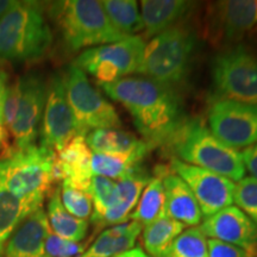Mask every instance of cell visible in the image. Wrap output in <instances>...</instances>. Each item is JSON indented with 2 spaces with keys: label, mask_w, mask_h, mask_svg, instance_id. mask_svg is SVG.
Instances as JSON below:
<instances>
[{
  "label": "cell",
  "mask_w": 257,
  "mask_h": 257,
  "mask_svg": "<svg viewBox=\"0 0 257 257\" xmlns=\"http://www.w3.org/2000/svg\"><path fill=\"white\" fill-rule=\"evenodd\" d=\"M100 87L126 108L152 148L168 146L186 121L175 92L143 76H128Z\"/></svg>",
  "instance_id": "obj_1"
},
{
  "label": "cell",
  "mask_w": 257,
  "mask_h": 257,
  "mask_svg": "<svg viewBox=\"0 0 257 257\" xmlns=\"http://www.w3.org/2000/svg\"><path fill=\"white\" fill-rule=\"evenodd\" d=\"M56 182L53 150L38 144L0 156V184L19 201L25 218L42 207Z\"/></svg>",
  "instance_id": "obj_2"
},
{
  "label": "cell",
  "mask_w": 257,
  "mask_h": 257,
  "mask_svg": "<svg viewBox=\"0 0 257 257\" xmlns=\"http://www.w3.org/2000/svg\"><path fill=\"white\" fill-rule=\"evenodd\" d=\"M53 34L38 2H16L0 21V61L32 62L47 55Z\"/></svg>",
  "instance_id": "obj_3"
},
{
  "label": "cell",
  "mask_w": 257,
  "mask_h": 257,
  "mask_svg": "<svg viewBox=\"0 0 257 257\" xmlns=\"http://www.w3.org/2000/svg\"><path fill=\"white\" fill-rule=\"evenodd\" d=\"M167 148L182 162L238 182L245 178L242 153L227 147L199 119L187 120Z\"/></svg>",
  "instance_id": "obj_4"
},
{
  "label": "cell",
  "mask_w": 257,
  "mask_h": 257,
  "mask_svg": "<svg viewBox=\"0 0 257 257\" xmlns=\"http://www.w3.org/2000/svg\"><path fill=\"white\" fill-rule=\"evenodd\" d=\"M195 47L192 29L176 24L146 43L138 74L174 91L187 78Z\"/></svg>",
  "instance_id": "obj_5"
},
{
  "label": "cell",
  "mask_w": 257,
  "mask_h": 257,
  "mask_svg": "<svg viewBox=\"0 0 257 257\" xmlns=\"http://www.w3.org/2000/svg\"><path fill=\"white\" fill-rule=\"evenodd\" d=\"M49 16L55 22L64 44L73 51L105 46L125 38L112 25L101 2L96 0L51 3Z\"/></svg>",
  "instance_id": "obj_6"
},
{
  "label": "cell",
  "mask_w": 257,
  "mask_h": 257,
  "mask_svg": "<svg viewBox=\"0 0 257 257\" xmlns=\"http://www.w3.org/2000/svg\"><path fill=\"white\" fill-rule=\"evenodd\" d=\"M63 80L78 135L86 137L94 130L120 126V118L114 106L93 87L83 70L75 64H69Z\"/></svg>",
  "instance_id": "obj_7"
},
{
  "label": "cell",
  "mask_w": 257,
  "mask_h": 257,
  "mask_svg": "<svg viewBox=\"0 0 257 257\" xmlns=\"http://www.w3.org/2000/svg\"><path fill=\"white\" fill-rule=\"evenodd\" d=\"M144 47L143 36L125 37L83 50L73 64L92 75L99 85H107L140 73Z\"/></svg>",
  "instance_id": "obj_8"
},
{
  "label": "cell",
  "mask_w": 257,
  "mask_h": 257,
  "mask_svg": "<svg viewBox=\"0 0 257 257\" xmlns=\"http://www.w3.org/2000/svg\"><path fill=\"white\" fill-rule=\"evenodd\" d=\"M211 76L218 98L257 106V57L244 46L214 56Z\"/></svg>",
  "instance_id": "obj_9"
},
{
  "label": "cell",
  "mask_w": 257,
  "mask_h": 257,
  "mask_svg": "<svg viewBox=\"0 0 257 257\" xmlns=\"http://www.w3.org/2000/svg\"><path fill=\"white\" fill-rule=\"evenodd\" d=\"M212 134L232 149L257 143V106L217 98L207 113Z\"/></svg>",
  "instance_id": "obj_10"
},
{
  "label": "cell",
  "mask_w": 257,
  "mask_h": 257,
  "mask_svg": "<svg viewBox=\"0 0 257 257\" xmlns=\"http://www.w3.org/2000/svg\"><path fill=\"white\" fill-rule=\"evenodd\" d=\"M22 95L17 115L9 128L12 144L8 152H19L37 146L40 128L47 99V81L38 73L21 76ZM3 153V154H4Z\"/></svg>",
  "instance_id": "obj_11"
},
{
  "label": "cell",
  "mask_w": 257,
  "mask_h": 257,
  "mask_svg": "<svg viewBox=\"0 0 257 257\" xmlns=\"http://www.w3.org/2000/svg\"><path fill=\"white\" fill-rule=\"evenodd\" d=\"M257 25V0H226L208 6L205 36L214 46L239 41Z\"/></svg>",
  "instance_id": "obj_12"
},
{
  "label": "cell",
  "mask_w": 257,
  "mask_h": 257,
  "mask_svg": "<svg viewBox=\"0 0 257 257\" xmlns=\"http://www.w3.org/2000/svg\"><path fill=\"white\" fill-rule=\"evenodd\" d=\"M170 170L186 182L205 218L232 206L236 185L232 180L210 170L187 165L175 157L170 161Z\"/></svg>",
  "instance_id": "obj_13"
},
{
  "label": "cell",
  "mask_w": 257,
  "mask_h": 257,
  "mask_svg": "<svg viewBox=\"0 0 257 257\" xmlns=\"http://www.w3.org/2000/svg\"><path fill=\"white\" fill-rule=\"evenodd\" d=\"M78 135L67 99L63 74L47 81V99L40 128V146L57 153Z\"/></svg>",
  "instance_id": "obj_14"
},
{
  "label": "cell",
  "mask_w": 257,
  "mask_h": 257,
  "mask_svg": "<svg viewBox=\"0 0 257 257\" xmlns=\"http://www.w3.org/2000/svg\"><path fill=\"white\" fill-rule=\"evenodd\" d=\"M206 237L232 244L257 257V225L238 207L229 206L202 221Z\"/></svg>",
  "instance_id": "obj_15"
},
{
  "label": "cell",
  "mask_w": 257,
  "mask_h": 257,
  "mask_svg": "<svg viewBox=\"0 0 257 257\" xmlns=\"http://www.w3.org/2000/svg\"><path fill=\"white\" fill-rule=\"evenodd\" d=\"M92 150L85 136L76 135L62 149L55 153V175L62 181L89 192L93 178Z\"/></svg>",
  "instance_id": "obj_16"
},
{
  "label": "cell",
  "mask_w": 257,
  "mask_h": 257,
  "mask_svg": "<svg viewBox=\"0 0 257 257\" xmlns=\"http://www.w3.org/2000/svg\"><path fill=\"white\" fill-rule=\"evenodd\" d=\"M50 231L46 211L43 207L38 208L19 224L2 257H51L44 249Z\"/></svg>",
  "instance_id": "obj_17"
},
{
  "label": "cell",
  "mask_w": 257,
  "mask_h": 257,
  "mask_svg": "<svg viewBox=\"0 0 257 257\" xmlns=\"http://www.w3.org/2000/svg\"><path fill=\"white\" fill-rule=\"evenodd\" d=\"M157 176L162 179L166 195V216L185 226H195L201 223V211L194 195L186 182L169 168L161 167Z\"/></svg>",
  "instance_id": "obj_18"
},
{
  "label": "cell",
  "mask_w": 257,
  "mask_h": 257,
  "mask_svg": "<svg viewBox=\"0 0 257 257\" xmlns=\"http://www.w3.org/2000/svg\"><path fill=\"white\" fill-rule=\"evenodd\" d=\"M193 3L184 0H143L141 2V17L144 37L153 38L161 32L179 24L188 14ZM143 37V38H144Z\"/></svg>",
  "instance_id": "obj_19"
},
{
  "label": "cell",
  "mask_w": 257,
  "mask_h": 257,
  "mask_svg": "<svg viewBox=\"0 0 257 257\" xmlns=\"http://www.w3.org/2000/svg\"><path fill=\"white\" fill-rule=\"evenodd\" d=\"M150 175L143 168L118 180L117 197L113 207L102 218L99 227L114 226L130 220L134 208L137 206L141 194L150 181Z\"/></svg>",
  "instance_id": "obj_20"
},
{
  "label": "cell",
  "mask_w": 257,
  "mask_h": 257,
  "mask_svg": "<svg viewBox=\"0 0 257 257\" xmlns=\"http://www.w3.org/2000/svg\"><path fill=\"white\" fill-rule=\"evenodd\" d=\"M142 225L130 220L102 231L89 248L79 257H115L135 248Z\"/></svg>",
  "instance_id": "obj_21"
},
{
  "label": "cell",
  "mask_w": 257,
  "mask_h": 257,
  "mask_svg": "<svg viewBox=\"0 0 257 257\" xmlns=\"http://www.w3.org/2000/svg\"><path fill=\"white\" fill-rule=\"evenodd\" d=\"M47 218L51 232L61 238L79 243L87 236L88 221L72 216L64 208L61 201L60 187L53 189V192L49 194Z\"/></svg>",
  "instance_id": "obj_22"
},
{
  "label": "cell",
  "mask_w": 257,
  "mask_h": 257,
  "mask_svg": "<svg viewBox=\"0 0 257 257\" xmlns=\"http://www.w3.org/2000/svg\"><path fill=\"white\" fill-rule=\"evenodd\" d=\"M152 147L126 154H96L92 155L93 175L111 180H120L143 168L142 162Z\"/></svg>",
  "instance_id": "obj_23"
},
{
  "label": "cell",
  "mask_w": 257,
  "mask_h": 257,
  "mask_svg": "<svg viewBox=\"0 0 257 257\" xmlns=\"http://www.w3.org/2000/svg\"><path fill=\"white\" fill-rule=\"evenodd\" d=\"M85 138L92 153L96 154H126L152 147L143 140L121 128L94 130Z\"/></svg>",
  "instance_id": "obj_24"
},
{
  "label": "cell",
  "mask_w": 257,
  "mask_h": 257,
  "mask_svg": "<svg viewBox=\"0 0 257 257\" xmlns=\"http://www.w3.org/2000/svg\"><path fill=\"white\" fill-rule=\"evenodd\" d=\"M184 229V224L167 216L144 226L142 242L148 255L150 257H162Z\"/></svg>",
  "instance_id": "obj_25"
},
{
  "label": "cell",
  "mask_w": 257,
  "mask_h": 257,
  "mask_svg": "<svg viewBox=\"0 0 257 257\" xmlns=\"http://www.w3.org/2000/svg\"><path fill=\"white\" fill-rule=\"evenodd\" d=\"M166 216V195L162 179L154 176L148 182L137 202L136 210L133 212L130 219L137 221L143 226L154 223Z\"/></svg>",
  "instance_id": "obj_26"
},
{
  "label": "cell",
  "mask_w": 257,
  "mask_h": 257,
  "mask_svg": "<svg viewBox=\"0 0 257 257\" xmlns=\"http://www.w3.org/2000/svg\"><path fill=\"white\" fill-rule=\"evenodd\" d=\"M106 15L119 34L124 37L136 36L143 30L140 5L135 0H104L101 2Z\"/></svg>",
  "instance_id": "obj_27"
},
{
  "label": "cell",
  "mask_w": 257,
  "mask_h": 257,
  "mask_svg": "<svg viewBox=\"0 0 257 257\" xmlns=\"http://www.w3.org/2000/svg\"><path fill=\"white\" fill-rule=\"evenodd\" d=\"M89 194L93 202L92 223L99 227L105 214L113 207L117 197V182L104 176L93 175Z\"/></svg>",
  "instance_id": "obj_28"
},
{
  "label": "cell",
  "mask_w": 257,
  "mask_h": 257,
  "mask_svg": "<svg viewBox=\"0 0 257 257\" xmlns=\"http://www.w3.org/2000/svg\"><path fill=\"white\" fill-rule=\"evenodd\" d=\"M24 219L22 205L0 184V257L10 237Z\"/></svg>",
  "instance_id": "obj_29"
},
{
  "label": "cell",
  "mask_w": 257,
  "mask_h": 257,
  "mask_svg": "<svg viewBox=\"0 0 257 257\" xmlns=\"http://www.w3.org/2000/svg\"><path fill=\"white\" fill-rule=\"evenodd\" d=\"M162 257H208L206 236L197 226L182 231Z\"/></svg>",
  "instance_id": "obj_30"
},
{
  "label": "cell",
  "mask_w": 257,
  "mask_h": 257,
  "mask_svg": "<svg viewBox=\"0 0 257 257\" xmlns=\"http://www.w3.org/2000/svg\"><path fill=\"white\" fill-rule=\"evenodd\" d=\"M60 195L64 208L72 216L83 220H87V218L92 216L93 202L88 191L62 182Z\"/></svg>",
  "instance_id": "obj_31"
},
{
  "label": "cell",
  "mask_w": 257,
  "mask_h": 257,
  "mask_svg": "<svg viewBox=\"0 0 257 257\" xmlns=\"http://www.w3.org/2000/svg\"><path fill=\"white\" fill-rule=\"evenodd\" d=\"M233 202L257 225V180L249 176L234 185Z\"/></svg>",
  "instance_id": "obj_32"
},
{
  "label": "cell",
  "mask_w": 257,
  "mask_h": 257,
  "mask_svg": "<svg viewBox=\"0 0 257 257\" xmlns=\"http://www.w3.org/2000/svg\"><path fill=\"white\" fill-rule=\"evenodd\" d=\"M22 95V86H21V76L16 78L12 81H9L8 87H6L4 101H3L2 107V120L4 126L9 133V128L14 124L17 115L19 102H21Z\"/></svg>",
  "instance_id": "obj_33"
},
{
  "label": "cell",
  "mask_w": 257,
  "mask_h": 257,
  "mask_svg": "<svg viewBox=\"0 0 257 257\" xmlns=\"http://www.w3.org/2000/svg\"><path fill=\"white\" fill-rule=\"evenodd\" d=\"M44 249L51 257H79L85 251V245L61 238L50 231L46 239Z\"/></svg>",
  "instance_id": "obj_34"
},
{
  "label": "cell",
  "mask_w": 257,
  "mask_h": 257,
  "mask_svg": "<svg viewBox=\"0 0 257 257\" xmlns=\"http://www.w3.org/2000/svg\"><path fill=\"white\" fill-rule=\"evenodd\" d=\"M207 245L208 257H252L238 246L218 239H207Z\"/></svg>",
  "instance_id": "obj_35"
},
{
  "label": "cell",
  "mask_w": 257,
  "mask_h": 257,
  "mask_svg": "<svg viewBox=\"0 0 257 257\" xmlns=\"http://www.w3.org/2000/svg\"><path fill=\"white\" fill-rule=\"evenodd\" d=\"M242 159L245 170L251 174V178L257 180V143L252 144L243 150Z\"/></svg>",
  "instance_id": "obj_36"
},
{
  "label": "cell",
  "mask_w": 257,
  "mask_h": 257,
  "mask_svg": "<svg viewBox=\"0 0 257 257\" xmlns=\"http://www.w3.org/2000/svg\"><path fill=\"white\" fill-rule=\"evenodd\" d=\"M9 83V73L4 66H3L2 61H0V119H2V107L3 101H4V95L6 87Z\"/></svg>",
  "instance_id": "obj_37"
},
{
  "label": "cell",
  "mask_w": 257,
  "mask_h": 257,
  "mask_svg": "<svg viewBox=\"0 0 257 257\" xmlns=\"http://www.w3.org/2000/svg\"><path fill=\"white\" fill-rule=\"evenodd\" d=\"M8 140H9V133L8 130H6V127L4 126V124H3V120L0 119V150H6L9 149V144H8ZM3 152V153H4Z\"/></svg>",
  "instance_id": "obj_38"
},
{
  "label": "cell",
  "mask_w": 257,
  "mask_h": 257,
  "mask_svg": "<svg viewBox=\"0 0 257 257\" xmlns=\"http://www.w3.org/2000/svg\"><path fill=\"white\" fill-rule=\"evenodd\" d=\"M16 4L15 0H0V21L8 12L14 8Z\"/></svg>",
  "instance_id": "obj_39"
},
{
  "label": "cell",
  "mask_w": 257,
  "mask_h": 257,
  "mask_svg": "<svg viewBox=\"0 0 257 257\" xmlns=\"http://www.w3.org/2000/svg\"><path fill=\"white\" fill-rule=\"evenodd\" d=\"M115 257H150V256L148 255V253L144 252L141 248H134V249H131L130 251L124 252V253H121V255L115 256Z\"/></svg>",
  "instance_id": "obj_40"
}]
</instances>
